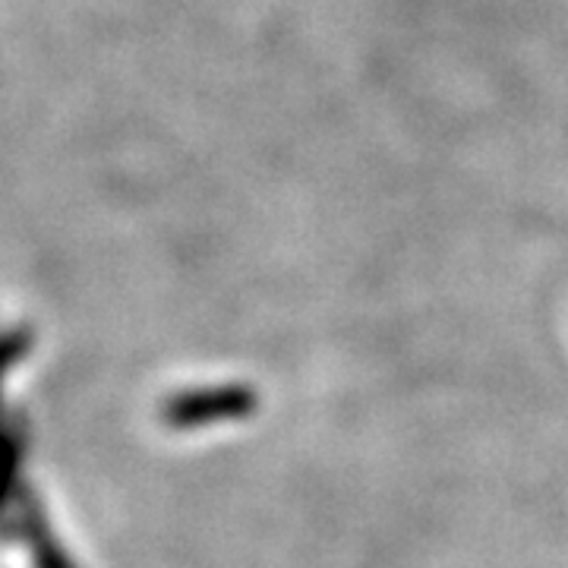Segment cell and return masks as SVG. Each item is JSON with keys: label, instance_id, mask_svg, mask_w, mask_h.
<instances>
[{"label": "cell", "instance_id": "6da1fadb", "mask_svg": "<svg viewBox=\"0 0 568 568\" xmlns=\"http://www.w3.org/2000/svg\"><path fill=\"white\" fill-rule=\"evenodd\" d=\"M260 407V392L244 383H227V386L190 388L181 395H171L164 402V424L174 429H196L209 424H234L246 420Z\"/></svg>", "mask_w": 568, "mask_h": 568}]
</instances>
